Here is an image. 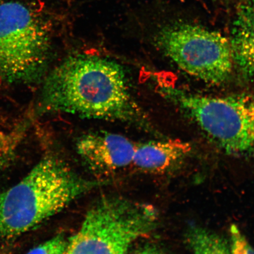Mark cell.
Here are the masks:
<instances>
[{
  "instance_id": "obj_1",
  "label": "cell",
  "mask_w": 254,
  "mask_h": 254,
  "mask_svg": "<svg viewBox=\"0 0 254 254\" xmlns=\"http://www.w3.org/2000/svg\"><path fill=\"white\" fill-rule=\"evenodd\" d=\"M129 85L125 69L113 60L87 54L72 55L44 79L37 114L66 113L150 130L148 117Z\"/></svg>"
},
{
  "instance_id": "obj_2",
  "label": "cell",
  "mask_w": 254,
  "mask_h": 254,
  "mask_svg": "<svg viewBox=\"0 0 254 254\" xmlns=\"http://www.w3.org/2000/svg\"><path fill=\"white\" fill-rule=\"evenodd\" d=\"M100 184L47 155L20 183L0 192V238L14 239L34 229Z\"/></svg>"
},
{
  "instance_id": "obj_3",
  "label": "cell",
  "mask_w": 254,
  "mask_h": 254,
  "mask_svg": "<svg viewBox=\"0 0 254 254\" xmlns=\"http://www.w3.org/2000/svg\"><path fill=\"white\" fill-rule=\"evenodd\" d=\"M54 21L36 5L0 2V82L28 84L45 74Z\"/></svg>"
},
{
  "instance_id": "obj_4",
  "label": "cell",
  "mask_w": 254,
  "mask_h": 254,
  "mask_svg": "<svg viewBox=\"0 0 254 254\" xmlns=\"http://www.w3.org/2000/svg\"><path fill=\"white\" fill-rule=\"evenodd\" d=\"M153 206L118 196L104 197L87 212L64 254H127L156 226Z\"/></svg>"
},
{
  "instance_id": "obj_5",
  "label": "cell",
  "mask_w": 254,
  "mask_h": 254,
  "mask_svg": "<svg viewBox=\"0 0 254 254\" xmlns=\"http://www.w3.org/2000/svg\"><path fill=\"white\" fill-rule=\"evenodd\" d=\"M160 90L225 153H254V95L209 97L167 85Z\"/></svg>"
},
{
  "instance_id": "obj_6",
  "label": "cell",
  "mask_w": 254,
  "mask_h": 254,
  "mask_svg": "<svg viewBox=\"0 0 254 254\" xmlns=\"http://www.w3.org/2000/svg\"><path fill=\"white\" fill-rule=\"evenodd\" d=\"M155 46L183 71L206 83L219 84L235 65L230 39L200 25L177 22L161 27Z\"/></svg>"
},
{
  "instance_id": "obj_7",
  "label": "cell",
  "mask_w": 254,
  "mask_h": 254,
  "mask_svg": "<svg viewBox=\"0 0 254 254\" xmlns=\"http://www.w3.org/2000/svg\"><path fill=\"white\" fill-rule=\"evenodd\" d=\"M136 144L125 136L92 132L76 144L78 155L95 172L109 174L132 165Z\"/></svg>"
},
{
  "instance_id": "obj_8",
  "label": "cell",
  "mask_w": 254,
  "mask_h": 254,
  "mask_svg": "<svg viewBox=\"0 0 254 254\" xmlns=\"http://www.w3.org/2000/svg\"><path fill=\"white\" fill-rule=\"evenodd\" d=\"M191 151L189 142L180 139L136 144L132 165L142 172L162 174L179 166Z\"/></svg>"
},
{
  "instance_id": "obj_9",
  "label": "cell",
  "mask_w": 254,
  "mask_h": 254,
  "mask_svg": "<svg viewBox=\"0 0 254 254\" xmlns=\"http://www.w3.org/2000/svg\"><path fill=\"white\" fill-rule=\"evenodd\" d=\"M230 40L235 65L244 77L254 81V0H247L238 8Z\"/></svg>"
},
{
  "instance_id": "obj_10",
  "label": "cell",
  "mask_w": 254,
  "mask_h": 254,
  "mask_svg": "<svg viewBox=\"0 0 254 254\" xmlns=\"http://www.w3.org/2000/svg\"><path fill=\"white\" fill-rule=\"evenodd\" d=\"M186 240L192 254H231L230 244L223 237L198 225L189 227Z\"/></svg>"
},
{
  "instance_id": "obj_11",
  "label": "cell",
  "mask_w": 254,
  "mask_h": 254,
  "mask_svg": "<svg viewBox=\"0 0 254 254\" xmlns=\"http://www.w3.org/2000/svg\"><path fill=\"white\" fill-rule=\"evenodd\" d=\"M21 136L19 132L0 131V169L8 166L13 160Z\"/></svg>"
},
{
  "instance_id": "obj_12",
  "label": "cell",
  "mask_w": 254,
  "mask_h": 254,
  "mask_svg": "<svg viewBox=\"0 0 254 254\" xmlns=\"http://www.w3.org/2000/svg\"><path fill=\"white\" fill-rule=\"evenodd\" d=\"M68 241V240L64 236L58 235L34 248L26 254H64Z\"/></svg>"
},
{
  "instance_id": "obj_13",
  "label": "cell",
  "mask_w": 254,
  "mask_h": 254,
  "mask_svg": "<svg viewBox=\"0 0 254 254\" xmlns=\"http://www.w3.org/2000/svg\"><path fill=\"white\" fill-rule=\"evenodd\" d=\"M230 236L231 254H254V249L236 225H231Z\"/></svg>"
},
{
  "instance_id": "obj_14",
  "label": "cell",
  "mask_w": 254,
  "mask_h": 254,
  "mask_svg": "<svg viewBox=\"0 0 254 254\" xmlns=\"http://www.w3.org/2000/svg\"><path fill=\"white\" fill-rule=\"evenodd\" d=\"M133 254H164L158 247L152 245H147L136 250Z\"/></svg>"
}]
</instances>
